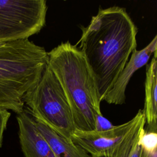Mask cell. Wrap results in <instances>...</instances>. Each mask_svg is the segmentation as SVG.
<instances>
[{
  "label": "cell",
  "mask_w": 157,
  "mask_h": 157,
  "mask_svg": "<svg viewBox=\"0 0 157 157\" xmlns=\"http://www.w3.org/2000/svg\"><path fill=\"white\" fill-rule=\"evenodd\" d=\"M82 31L78 43L102 102L136 49L137 28L124 8L112 6L99 9Z\"/></svg>",
  "instance_id": "6da1fadb"
},
{
  "label": "cell",
  "mask_w": 157,
  "mask_h": 157,
  "mask_svg": "<svg viewBox=\"0 0 157 157\" xmlns=\"http://www.w3.org/2000/svg\"><path fill=\"white\" fill-rule=\"evenodd\" d=\"M48 66L58 79L69 104L77 130L96 129L102 115L94 77L80 49L62 42L48 52Z\"/></svg>",
  "instance_id": "7a4b0ae2"
},
{
  "label": "cell",
  "mask_w": 157,
  "mask_h": 157,
  "mask_svg": "<svg viewBox=\"0 0 157 157\" xmlns=\"http://www.w3.org/2000/svg\"><path fill=\"white\" fill-rule=\"evenodd\" d=\"M48 52L29 39L0 43V107L17 114L48 65Z\"/></svg>",
  "instance_id": "3957f363"
},
{
  "label": "cell",
  "mask_w": 157,
  "mask_h": 157,
  "mask_svg": "<svg viewBox=\"0 0 157 157\" xmlns=\"http://www.w3.org/2000/svg\"><path fill=\"white\" fill-rule=\"evenodd\" d=\"M23 101L34 119L71 140L76 130L72 111L58 79L48 65L37 83L26 93Z\"/></svg>",
  "instance_id": "277c9868"
},
{
  "label": "cell",
  "mask_w": 157,
  "mask_h": 157,
  "mask_svg": "<svg viewBox=\"0 0 157 157\" xmlns=\"http://www.w3.org/2000/svg\"><path fill=\"white\" fill-rule=\"evenodd\" d=\"M145 124L142 110L129 121L102 131L75 130L71 140L91 157H128L137 144Z\"/></svg>",
  "instance_id": "5b68a950"
},
{
  "label": "cell",
  "mask_w": 157,
  "mask_h": 157,
  "mask_svg": "<svg viewBox=\"0 0 157 157\" xmlns=\"http://www.w3.org/2000/svg\"><path fill=\"white\" fill-rule=\"evenodd\" d=\"M45 0H0V43L28 39L45 26Z\"/></svg>",
  "instance_id": "8992f818"
},
{
  "label": "cell",
  "mask_w": 157,
  "mask_h": 157,
  "mask_svg": "<svg viewBox=\"0 0 157 157\" xmlns=\"http://www.w3.org/2000/svg\"><path fill=\"white\" fill-rule=\"evenodd\" d=\"M157 48V33L153 40L143 49L134 50L119 78L104 98L103 101L110 104L121 105L126 101V90L132 75L145 65Z\"/></svg>",
  "instance_id": "52a82bcc"
},
{
  "label": "cell",
  "mask_w": 157,
  "mask_h": 157,
  "mask_svg": "<svg viewBox=\"0 0 157 157\" xmlns=\"http://www.w3.org/2000/svg\"><path fill=\"white\" fill-rule=\"evenodd\" d=\"M17 121L20 144L25 157H55L49 144L27 110L24 109L17 114Z\"/></svg>",
  "instance_id": "ba28073f"
},
{
  "label": "cell",
  "mask_w": 157,
  "mask_h": 157,
  "mask_svg": "<svg viewBox=\"0 0 157 157\" xmlns=\"http://www.w3.org/2000/svg\"><path fill=\"white\" fill-rule=\"evenodd\" d=\"M34 120L37 128L49 144L55 157H91L71 140L61 136L41 121L37 119Z\"/></svg>",
  "instance_id": "9c48e42d"
},
{
  "label": "cell",
  "mask_w": 157,
  "mask_h": 157,
  "mask_svg": "<svg viewBox=\"0 0 157 157\" xmlns=\"http://www.w3.org/2000/svg\"><path fill=\"white\" fill-rule=\"evenodd\" d=\"M142 111L146 124L157 121V58L154 56L146 67L145 101Z\"/></svg>",
  "instance_id": "30bf717a"
},
{
  "label": "cell",
  "mask_w": 157,
  "mask_h": 157,
  "mask_svg": "<svg viewBox=\"0 0 157 157\" xmlns=\"http://www.w3.org/2000/svg\"><path fill=\"white\" fill-rule=\"evenodd\" d=\"M141 157H157V121L145 124L139 139Z\"/></svg>",
  "instance_id": "8fae6325"
},
{
  "label": "cell",
  "mask_w": 157,
  "mask_h": 157,
  "mask_svg": "<svg viewBox=\"0 0 157 157\" xmlns=\"http://www.w3.org/2000/svg\"><path fill=\"white\" fill-rule=\"evenodd\" d=\"M11 115L9 110L0 107V147L2 145L3 134L6 128L8 120Z\"/></svg>",
  "instance_id": "7c38bea8"
},
{
  "label": "cell",
  "mask_w": 157,
  "mask_h": 157,
  "mask_svg": "<svg viewBox=\"0 0 157 157\" xmlns=\"http://www.w3.org/2000/svg\"><path fill=\"white\" fill-rule=\"evenodd\" d=\"M113 126V125L111 123V122L104 117L102 115L98 117L96 123V131H105L112 128Z\"/></svg>",
  "instance_id": "4fadbf2b"
},
{
  "label": "cell",
  "mask_w": 157,
  "mask_h": 157,
  "mask_svg": "<svg viewBox=\"0 0 157 157\" xmlns=\"http://www.w3.org/2000/svg\"><path fill=\"white\" fill-rule=\"evenodd\" d=\"M128 157H141V148L139 141Z\"/></svg>",
  "instance_id": "5bb4252c"
},
{
  "label": "cell",
  "mask_w": 157,
  "mask_h": 157,
  "mask_svg": "<svg viewBox=\"0 0 157 157\" xmlns=\"http://www.w3.org/2000/svg\"><path fill=\"white\" fill-rule=\"evenodd\" d=\"M153 56L157 58V48H156V50H155V53L153 54Z\"/></svg>",
  "instance_id": "9a60e30c"
}]
</instances>
